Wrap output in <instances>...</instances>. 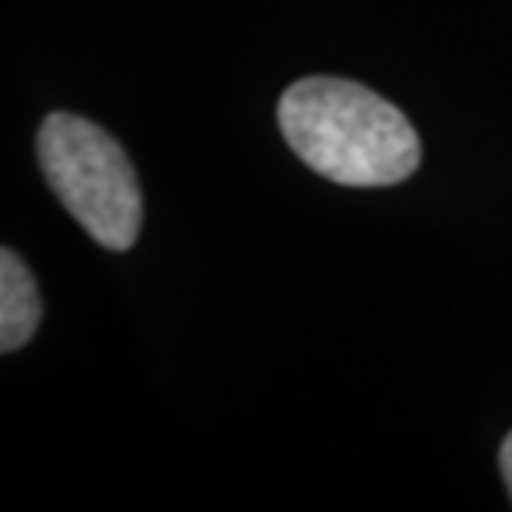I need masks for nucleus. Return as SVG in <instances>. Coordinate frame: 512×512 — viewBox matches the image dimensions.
Returning a JSON list of instances; mask_svg holds the SVG:
<instances>
[{"label": "nucleus", "mask_w": 512, "mask_h": 512, "mask_svg": "<svg viewBox=\"0 0 512 512\" xmlns=\"http://www.w3.org/2000/svg\"><path fill=\"white\" fill-rule=\"evenodd\" d=\"M44 303L34 273L14 250L0 253V350L14 353L27 340H34Z\"/></svg>", "instance_id": "nucleus-3"}, {"label": "nucleus", "mask_w": 512, "mask_h": 512, "mask_svg": "<svg viewBox=\"0 0 512 512\" xmlns=\"http://www.w3.org/2000/svg\"><path fill=\"white\" fill-rule=\"evenodd\" d=\"M40 170L87 237L124 253L140 237L143 193L124 147L94 120L67 114L44 117L37 130Z\"/></svg>", "instance_id": "nucleus-2"}, {"label": "nucleus", "mask_w": 512, "mask_h": 512, "mask_svg": "<svg viewBox=\"0 0 512 512\" xmlns=\"http://www.w3.org/2000/svg\"><path fill=\"white\" fill-rule=\"evenodd\" d=\"M276 120L296 157L340 187H396L423 157L403 110L356 80H296L283 90Z\"/></svg>", "instance_id": "nucleus-1"}, {"label": "nucleus", "mask_w": 512, "mask_h": 512, "mask_svg": "<svg viewBox=\"0 0 512 512\" xmlns=\"http://www.w3.org/2000/svg\"><path fill=\"white\" fill-rule=\"evenodd\" d=\"M499 469H503V479H506V489L512 499V433L503 439V446H499Z\"/></svg>", "instance_id": "nucleus-4"}]
</instances>
